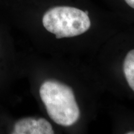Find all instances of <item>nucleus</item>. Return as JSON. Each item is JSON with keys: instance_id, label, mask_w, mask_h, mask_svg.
<instances>
[{"instance_id": "nucleus-1", "label": "nucleus", "mask_w": 134, "mask_h": 134, "mask_svg": "<svg viewBox=\"0 0 134 134\" xmlns=\"http://www.w3.org/2000/svg\"><path fill=\"white\" fill-rule=\"evenodd\" d=\"M42 24L57 38L80 36L91 27L85 11L70 6H56L48 9L43 15Z\"/></svg>"}, {"instance_id": "nucleus-2", "label": "nucleus", "mask_w": 134, "mask_h": 134, "mask_svg": "<svg viewBox=\"0 0 134 134\" xmlns=\"http://www.w3.org/2000/svg\"><path fill=\"white\" fill-rule=\"evenodd\" d=\"M13 134H53L52 125L43 118H24L15 124Z\"/></svg>"}, {"instance_id": "nucleus-3", "label": "nucleus", "mask_w": 134, "mask_h": 134, "mask_svg": "<svg viewBox=\"0 0 134 134\" xmlns=\"http://www.w3.org/2000/svg\"><path fill=\"white\" fill-rule=\"evenodd\" d=\"M123 71L129 86L134 92V49L127 53L123 63Z\"/></svg>"}, {"instance_id": "nucleus-4", "label": "nucleus", "mask_w": 134, "mask_h": 134, "mask_svg": "<svg viewBox=\"0 0 134 134\" xmlns=\"http://www.w3.org/2000/svg\"><path fill=\"white\" fill-rule=\"evenodd\" d=\"M124 1L130 7L134 9V0H124Z\"/></svg>"}, {"instance_id": "nucleus-5", "label": "nucleus", "mask_w": 134, "mask_h": 134, "mask_svg": "<svg viewBox=\"0 0 134 134\" xmlns=\"http://www.w3.org/2000/svg\"><path fill=\"white\" fill-rule=\"evenodd\" d=\"M127 134H134V131H131V132H129L127 133Z\"/></svg>"}]
</instances>
